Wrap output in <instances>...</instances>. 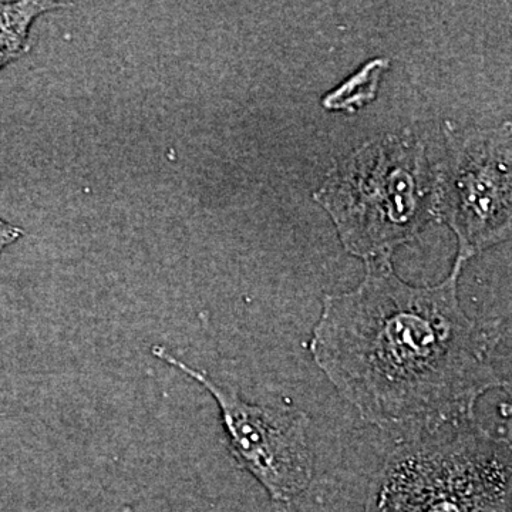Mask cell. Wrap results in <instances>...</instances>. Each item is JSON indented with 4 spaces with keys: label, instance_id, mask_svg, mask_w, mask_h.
Listing matches in <instances>:
<instances>
[{
    "label": "cell",
    "instance_id": "277c9868",
    "mask_svg": "<svg viewBox=\"0 0 512 512\" xmlns=\"http://www.w3.org/2000/svg\"><path fill=\"white\" fill-rule=\"evenodd\" d=\"M446 156L434 174V212L467 262L511 235V123L458 130L447 124Z\"/></svg>",
    "mask_w": 512,
    "mask_h": 512
},
{
    "label": "cell",
    "instance_id": "7a4b0ae2",
    "mask_svg": "<svg viewBox=\"0 0 512 512\" xmlns=\"http://www.w3.org/2000/svg\"><path fill=\"white\" fill-rule=\"evenodd\" d=\"M315 200L328 211L349 254L392 261L434 212V174L420 141L387 136L330 171Z\"/></svg>",
    "mask_w": 512,
    "mask_h": 512
},
{
    "label": "cell",
    "instance_id": "ba28073f",
    "mask_svg": "<svg viewBox=\"0 0 512 512\" xmlns=\"http://www.w3.org/2000/svg\"><path fill=\"white\" fill-rule=\"evenodd\" d=\"M23 234H25V231H23L22 228L9 224V222L0 218V255H2V252L5 251L9 245H12L13 242L23 237Z\"/></svg>",
    "mask_w": 512,
    "mask_h": 512
},
{
    "label": "cell",
    "instance_id": "3957f363",
    "mask_svg": "<svg viewBox=\"0 0 512 512\" xmlns=\"http://www.w3.org/2000/svg\"><path fill=\"white\" fill-rule=\"evenodd\" d=\"M511 480V441L470 419L394 448L367 512H510Z\"/></svg>",
    "mask_w": 512,
    "mask_h": 512
},
{
    "label": "cell",
    "instance_id": "52a82bcc",
    "mask_svg": "<svg viewBox=\"0 0 512 512\" xmlns=\"http://www.w3.org/2000/svg\"><path fill=\"white\" fill-rule=\"evenodd\" d=\"M387 67V60L377 59L367 63L359 73L338 90L326 96L323 106L329 110H353L375 99L380 74Z\"/></svg>",
    "mask_w": 512,
    "mask_h": 512
},
{
    "label": "cell",
    "instance_id": "8992f818",
    "mask_svg": "<svg viewBox=\"0 0 512 512\" xmlns=\"http://www.w3.org/2000/svg\"><path fill=\"white\" fill-rule=\"evenodd\" d=\"M64 5L67 3L36 0L0 2V70L28 52L33 22L43 13Z\"/></svg>",
    "mask_w": 512,
    "mask_h": 512
},
{
    "label": "cell",
    "instance_id": "6da1fadb",
    "mask_svg": "<svg viewBox=\"0 0 512 512\" xmlns=\"http://www.w3.org/2000/svg\"><path fill=\"white\" fill-rule=\"evenodd\" d=\"M464 265L457 258L439 285L412 286L392 261L366 262L362 284L323 298L309 349L366 423L436 430L476 419L485 393L510 389L504 320L468 318L457 292Z\"/></svg>",
    "mask_w": 512,
    "mask_h": 512
},
{
    "label": "cell",
    "instance_id": "5b68a950",
    "mask_svg": "<svg viewBox=\"0 0 512 512\" xmlns=\"http://www.w3.org/2000/svg\"><path fill=\"white\" fill-rule=\"evenodd\" d=\"M153 355L211 393L220 409L232 456L242 470L264 485L272 500L289 503L309 487L315 458L309 443L308 414L293 407L248 403L234 390L214 382L204 370L185 365L164 348L156 346Z\"/></svg>",
    "mask_w": 512,
    "mask_h": 512
}]
</instances>
